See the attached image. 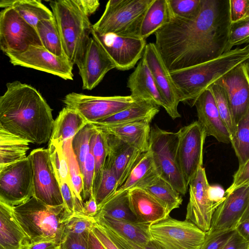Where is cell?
I'll use <instances>...</instances> for the list:
<instances>
[{"instance_id": "6da1fadb", "label": "cell", "mask_w": 249, "mask_h": 249, "mask_svg": "<svg viewBox=\"0 0 249 249\" xmlns=\"http://www.w3.org/2000/svg\"><path fill=\"white\" fill-rule=\"evenodd\" d=\"M231 23L229 0H202L200 12L193 20L169 10L168 21L154 33L155 44L169 72L186 69L231 50Z\"/></svg>"}, {"instance_id": "7a4b0ae2", "label": "cell", "mask_w": 249, "mask_h": 249, "mask_svg": "<svg viewBox=\"0 0 249 249\" xmlns=\"http://www.w3.org/2000/svg\"><path fill=\"white\" fill-rule=\"evenodd\" d=\"M0 96V123L10 133L30 143L51 139L54 120L50 107L33 87L18 81L7 83Z\"/></svg>"}, {"instance_id": "3957f363", "label": "cell", "mask_w": 249, "mask_h": 249, "mask_svg": "<svg viewBox=\"0 0 249 249\" xmlns=\"http://www.w3.org/2000/svg\"><path fill=\"white\" fill-rule=\"evenodd\" d=\"M13 212L28 245L51 242L59 246L67 233V224L72 215L64 204L47 205L33 196L14 207Z\"/></svg>"}, {"instance_id": "277c9868", "label": "cell", "mask_w": 249, "mask_h": 249, "mask_svg": "<svg viewBox=\"0 0 249 249\" xmlns=\"http://www.w3.org/2000/svg\"><path fill=\"white\" fill-rule=\"evenodd\" d=\"M249 45L236 48L215 59L186 69L169 72L178 90L180 102L191 107L198 96L239 64L248 60Z\"/></svg>"}, {"instance_id": "5b68a950", "label": "cell", "mask_w": 249, "mask_h": 249, "mask_svg": "<svg viewBox=\"0 0 249 249\" xmlns=\"http://www.w3.org/2000/svg\"><path fill=\"white\" fill-rule=\"evenodd\" d=\"M66 56L73 65L81 61L90 37L92 25L89 18L74 0L51 1Z\"/></svg>"}, {"instance_id": "8992f818", "label": "cell", "mask_w": 249, "mask_h": 249, "mask_svg": "<svg viewBox=\"0 0 249 249\" xmlns=\"http://www.w3.org/2000/svg\"><path fill=\"white\" fill-rule=\"evenodd\" d=\"M178 132H170L154 124L149 139L150 151L157 174L169 183L180 195L188 188L179 166L178 156Z\"/></svg>"}, {"instance_id": "52a82bcc", "label": "cell", "mask_w": 249, "mask_h": 249, "mask_svg": "<svg viewBox=\"0 0 249 249\" xmlns=\"http://www.w3.org/2000/svg\"><path fill=\"white\" fill-rule=\"evenodd\" d=\"M152 0H110L92 29L101 34L138 36L142 18Z\"/></svg>"}, {"instance_id": "ba28073f", "label": "cell", "mask_w": 249, "mask_h": 249, "mask_svg": "<svg viewBox=\"0 0 249 249\" xmlns=\"http://www.w3.org/2000/svg\"><path fill=\"white\" fill-rule=\"evenodd\" d=\"M152 238L163 249H199L206 232L192 222L167 216L149 226Z\"/></svg>"}, {"instance_id": "9c48e42d", "label": "cell", "mask_w": 249, "mask_h": 249, "mask_svg": "<svg viewBox=\"0 0 249 249\" xmlns=\"http://www.w3.org/2000/svg\"><path fill=\"white\" fill-rule=\"evenodd\" d=\"M31 46H43L36 28L12 7L0 12V49L6 54L21 53Z\"/></svg>"}, {"instance_id": "30bf717a", "label": "cell", "mask_w": 249, "mask_h": 249, "mask_svg": "<svg viewBox=\"0 0 249 249\" xmlns=\"http://www.w3.org/2000/svg\"><path fill=\"white\" fill-rule=\"evenodd\" d=\"M135 100L130 95L97 96L71 92L65 95V107L78 113L88 124L111 116L131 106Z\"/></svg>"}, {"instance_id": "8fae6325", "label": "cell", "mask_w": 249, "mask_h": 249, "mask_svg": "<svg viewBox=\"0 0 249 249\" xmlns=\"http://www.w3.org/2000/svg\"><path fill=\"white\" fill-rule=\"evenodd\" d=\"M33 196V168L29 156L0 173V199L14 207Z\"/></svg>"}, {"instance_id": "7c38bea8", "label": "cell", "mask_w": 249, "mask_h": 249, "mask_svg": "<svg viewBox=\"0 0 249 249\" xmlns=\"http://www.w3.org/2000/svg\"><path fill=\"white\" fill-rule=\"evenodd\" d=\"M91 35L113 63L115 68L120 71L134 68L142 59L146 45V40L138 36L101 35L92 29Z\"/></svg>"}, {"instance_id": "4fadbf2b", "label": "cell", "mask_w": 249, "mask_h": 249, "mask_svg": "<svg viewBox=\"0 0 249 249\" xmlns=\"http://www.w3.org/2000/svg\"><path fill=\"white\" fill-rule=\"evenodd\" d=\"M28 156L33 168V197L49 206L64 204L48 149H34Z\"/></svg>"}, {"instance_id": "5bb4252c", "label": "cell", "mask_w": 249, "mask_h": 249, "mask_svg": "<svg viewBox=\"0 0 249 249\" xmlns=\"http://www.w3.org/2000/svg\"><path fill=\"white\" fill-rule=\"evenodd\" d=\"M178 156L186 185L203 166V147L207 137L197 121L181 127L178 131Z\"/></svg>"}, {"instance_id": "9a60e30c", "label": "cell", "mask_w": 249, "mask_h": 249, "mask_svg": "<svg viewBox=\"0 0 249 249\" xmlns=\"http://www.w3.org/2000/svg\"><path fill=\"white\" fill-rule=\"evenodd\" d=\"M11 64L32 68L72 80L73 64L66 56H57L43 46H31L21 53L6 55Z\"/></svg>"}, {"instance_id": "2e32d148", "label": "cell", "mask_w": 249, "mask_h": 249, "mask_svg": "<svg viewBox=\"0 0 249 249\" xmlns=\"http://www.w3.org/2000/svg\"><path fill=\"white\" fill-rule=\"evenodd\" d=\"M209 185L203 166L199 167L188 184L190 196L185 219L205 232L209 230L213 213L217 208L209 198Z\"/></svg>"}, {"instance_id": "e0dca14e", "label": "cell", "mask_w": 249, "mask_h": 249, "mask_svg": "<svg viewBox=\"0 0 249 249\" xmlns=\"http://www.w3.org/2000/svg\"><path fill=\"white\" fill-rule=\"evenodd\" d=\"M249 74L248 60L235 67L214 83L224 89L236 124L249 112Z\"/></svg>"}, {"instance_id": "ac0fdd59", "label": "cell", "mask_w": 249, "mask_h": 249, "mask_svg": "<svg viewBox=\"0 0 249 249\" xmlns=\"http://www.w3.org/2000/svg\"><path fill=\"white\" fill-rule=\"evenodd\" d=\"M142 58L147 65L157 88L167 107V113L173 119L180 117L178 110V104L180 102L178 90L155 43L146 44Z\"/></svg>"}, {"instance_id": "d6986e66", "label": "cell", "mask_w": 249, "mask_h": 249, "mask_svg": "<svg viewBox=\"0 0 249 249\" xmlns=\"http://www.w3.org/2000/svg\"><path fill=\"white\" fill-rule=\"evenodd\" d=\"M249 210V186L225 193L224 200L214 212L209 233L234 230Z\"/></svg>"}, {"instance_id": "ffe728a7", "label": "cell", "mask_w": 249, "mask_h": 249, "mask_svg": "<svg viewBox=\"0 0 249 249\" xmlns=\"http://www.w3.org/2000/svg\"><path fill=\"white\" fill-rule=\"evenodd\" d=\"M77 66L82 81V89L89 90L97 87L106 74L115 68L113 63L92 36L81 61Z\"/></svg>"}, {"instance_id": "44dd1931", "label": "cell", "mask_w": 249, "mask_h": 249, "mask_svg": "<svg viewBox=\"0 0 249 249\" xmlns=\"http://www.w3.org/2000/svg\"><path fill=\"white\" fill-rule=\"evenodd\" d=\"M102 132L107 155L112 163L116 173L117 189L125 181L138 159L143 152L117 137Z\"/></svg>"}, {"instance_id": "7402d4cb", "label": "cell", "mask_w": 249, "mask_h": 249, "mask_svg": "<svg viewBox=\"0 0 249 249\" xmlns=\"http://www.w3.org/2000/svg\"><path fill=\"white\" fill-rule=\"evenodd\" d=\"M194 106L196 107L197 121L204 129L206 136H213L220 142L231 143L229 133L210 89L208 88L198 96Z\"/></svg>"}, {"instance_id": "603a6c76", "label": "cell", "mask_w": 249, "mask_h": 249, "mask_svg": "<svg viewBox=\"0 0 249 249\" xmlns=\"http://www.w3.org/2000/svg\"><path fill=\"white\" fill-rule=\"evenodd\" d=\"M127 87L131 92L130 96L134 99L152 103L159 107H162L167 112V107L143 58H142L135 70L129 75Z\"/></svg>"}, {"instance_id": "cb8c5ba5", "label": "cell", "mask_w": 249, "mask_h": 249, "mask_svg": "<svg viewBox=\"0 0 249 249\" xmlns=\"http://www.w3.org/2000/svg\"><path fill=\"white\" fill-rule=\"evenodd\" d=\"M128 198L130 208L138 222L151 224L169 215L165 206L141 188L129 189Z\"/></svg>"}, {"instance_id": "d4e9b609", "label": "cell", "mask_w": 249, "mask_h": 249, "mask_svg": "<svg viewBox=\"0 0 249 249\" xmlns=\"http://www.w3.org/2000/svg\"><path fill=\"white\" fill-rule=\"evenodd\" d=\"M150 122L137 121L114 125H98L95 127L112 134L142 152L149 148L151 127Z\"/></svg>"}, {"instance_id": "484cf974", "label": "cell", "mask_w": 249, "mask_h": 249, "mask_svg": "<svg viewBox=\"0 0 249 249\" xmlns=\"http://www.w3.org/2000/svg\"><path fill=\"white\" fill-rule=\"evenodd\" d=\"M27 237L14 215L13 207L0 199V249H25Z\"/></svg>"}, {"instance_id": "4316f807", "label": "cell", "mask_w": 249, "mask_h": 249, "mask_svg": "<svg viewBox=\"0 0 249 249\" xmlns=\"http://www.w3.org/2000/svg\"><path fill=\"white\" fill-rule=\"evenodd\" d=\"M159 111L160 107L152 103L135 100L134 103L128 107L93 124L98 125H114L137 121L151 123Z\"/></svg>"}, {"instance_id": "83f0119b", "label": "cell", "mask_w": 249, "mask_h": 249, "mask_svg": "<svg viewBox=\"0 0 249 249\" xmlns=\"http://www.w3.org/2000/svg\"><path fill=\"white\" fill-rule=\"evenodd\" d=\"M94 218L96 222L106 225L137 245L144 246L152 240L149 224L117 220L99 214Z\"/></svg>"}, {"instance_id": "f1b7e54d", "label": "cell", "mask_w": 249, "mask_h": 249, "mask_svg": "<svg viewBox=\"0 0 249 249\" xmlns=\"http://www.w3.org/2000/svg\"><path fill=\"white\" fill-rule=\"evenodd\" d=\"M136 187L145 190L156 198L166 207L169 213L178 208L182 204L181 196L157 172L147 178Z\"/></svg>"}, {"instance_id": "f546056e", "label": "cell", "mask_w": 249, "mask_h": 249, "mask_svg": "<svg viewBox=\"0 0 249 249\" xmlns=\"http://www.w3.org/2000/svg\"><path fill=\"white\" fill-rule=\"evenodd\" d=\"M88 124L78 113L65 107L54 120L50 140L63 144L71 139Z\"/></svg>"}, {"instance_id": "4dcf8cb0", "label": "cell", "mask_w": 249, "mask_h": 249, "mask_svg": "<svg viewBox=\"0 0 249 249\" xmlns=\"http://www.w3.org/2000/svg\"><path fill=\"white\" fill-rule=\"evenodd\" d=\"M29 142L7 131L0 123V173L26 157Z\"/></svg>"}, {"instance_id": "1f68e13d", "label": "cell", "mask_w": 249, "mask_h": 249, "mask_svg": "<svg viewBox=\"0 0 249 249\" xmlns=\"http://www.w3.org/2000/svg\"><path fill=\"white\" fill-rule=\"evenodd\" d=\"M168 19L167 0H152L142 18L139 36L145 39L164 25Z\"/></svg>"}, {"instance_id": "d6a6232c", "label": "cell", "mask_w": 249, "mask_h": 249, "mask_svg": "<svg viewBox=\"0 0 249 249\" xmlns=\"http://www.w3.org/2000/svg\"><path fill=\"white\" fill-rule=\"evenodd\" d=\"M98 207L96 214L117 220L137 222L130 208L128 190L111 195Z\"/></svg>"}, {"instance_id": "836d02e7", "label": "cell", "mask_w": 249, "mask_h": 249, "mask_svg": "<svg viewBox=\"0 0 249 249\" xmlns=\"http://www.w3.org/2000/svg\"><path fill=\"white\" fill-rule=\"evenodd\" d=\"M156 172L152 156L148 149L141 154L125 181L112 195L136 187Z\"/></svg>"}, {"instance_id": "e575fe53", "label": "cell", "mask_w": 249, "mask_h": 249, "mask_svg": "<svg viewBox=\"0 0 249 249\" xmlns=\"http://www.w3.org/2000/svg\"><path fill=\"white\" fill-rule=\"evenodd\" d=\"M11 6L26 22L35 28L40 21L53 18L52 12L40 0H15Z\"/></svg>"}, {"instance_id": "d590c367", "label": "cell", "mask_w": 249, "mask_h": 249, "mask_svg": "<svg viewBox=\"0 0 249 249\" xmlns=\"http://www.w3.org/2000/svg\"><path fill=\"white\" fill-rule=\"evenodd\" d=\"M36 29L45 49L57 56H66L54 17L40 21Z\"/></svg>"}, {"instance_id": "8d00e7d4", "label": "cell", "mask_w": 249, "mask_h": 249, "mask_svg": "<svg viewBox=\"0 0 249 249\" xmlns=\"http://www.w3.org/2000/svg\"><path fill=\"white\" fill-rule=\"evenodd\" d=\"M95 131L91 137L90 142V151L92 153L94 160V176L92 190V194L94 196L101 180L107 156L103 133L95 127Z\"/></svg>"}, {"instance_id": "74e56055", "label": "cell", "mask_w": 249, "mask_h": 249, "mask_svg": "<svg viewBox=\"0 0 249 249\" xmlns=\"http://www.w3.org/2000/svg\"><path fill=\"white\" fill-rule=\"evenodd\" d=\"M231 143L239 164L249 160V112L237 122Z\"/></svg>"}, {"instance_id": "f35d334b", "label": "cell", "mask_w": 249, "mask_h": 249, "mask_svg": "<svg viewBox=\"0 0 249 249\" xmlns=\"http://www.w3.org/2000/svg\"><path fill=\"white\" fill-rule=\"evenodd\" d=\"M208 89L212 93L218 111L228 131L231 140L234 133L236 124L233 119L226 92L221 86L216 83L212 84Z\"/></svg>"}, {"instance_id": "ab89813d", "label": "cell", "mask_w": 249, "mask_h": 249, "mask_svg": "<svg viewBox=\"0 0 249 249\" xmlns=\"http://www.w3.org/2000/svg\"><path fill=\"white\" fill-rule=\"evenodd\" d=\"M117 179L112 163L107 155L101 180L94 196L98 207L116 191Z\"/></svg>"}, {"instance_id": "60d3db41", "label": "cell", "mask_w": 249, "mask_h": 249, "mask_svg": "<svg viewBox=\"0 0 249 249\" xmlns=\"http://www.w3.org/2000/svg\"><path fill=\"white\" fill-rule=\"evenodd\" d=\"M48 152L50 160L59 185L63 182H70L67 158L63 144L51 140L49 142Z\"/></svg>"}, {"instance_id": "b9f144b4", "label": "cell", "mask_w": 249, "mask_h": 249, "mask_svg": "<svg viewBox=\"0 0 249 249\" xmlns=\"http://www.w3.org/2000/svg\"><path fill=\"white\" fill-rule=\"evenodd\" d=\"M95 131L93 124H88L71 139V146L80 170L82 171L85 161L90 149L91 137Z\"/></svg>"}, {"instance_id": "7bdbcfd3", "label": "cell", "mask_w": 249, "mask_h": 249, "mask_svg": "<svg viewBox=\"0 0 249 249\" xmlns=\"http://www.w3.org/2000/svg\"><path fill=\"white\" fill-rule=\"evenodd\" d=\"M71 139L64 142L62 146L67 160L71 189L75 196L79 200L83 201L81 195L83 189L82 175L76 156L72 150Z\"/></svg>"}, {"instance_id": "ee69618b", "label": "cell", "mask_w": 249, "mask_h": 249, "mask_svg": "<svg viewBox=\"0 0 249 249\" xmlns=\"http://www.w3.org/2000/svg\"><path fill=\"white\" fill-rule=\"evenodd\" d=\"M170 12L184 19L193 20L200 12L202 0H167Z\"/></svg>"}, {"instance_id": "f6af8a7d", "label": "cell", "mask_w": 249, "mask_h": 249, "mask_svg": "<svg viewBox=\"0 0 249 249\" xmlns=\"http://www.w3.org/2000/svg\"><path fill=\"white\" fill-rule=\"evenodd\" d=\"M228 42L231 50L233 46L249 43V18L231 23Z\"/></svg>"}, {"instance_id": "bcb514c9", "label": "cell", "mask_w": 249, "mask_h": 249, "mask_svg": "<svg viewBox=\"0 0 249 249\" xmlns=\"http://www.w3.org/2000/svg\"><path fill=\"white\" fill-rule=\"evenodd\" d=\"M83 189L82 199L88 200L92 194L94 176V160L90 151L87 156L82 171Z\"/></svg>"}, {"instance_id": "7dc6e473", "label": "cell", "mask_w": 249, "mask_h": 249, "mask_svg": "<svg viewBox=\"0 0 249 249\" xmlns=\"http://www.w3.org/2000/svg\"><path fill=\"white\" fill-rule=\"evenodd\" d=\"M96 222L94 217H89L81 214H73L67 224V232L75 234L89 233Z\"/></svg>"}, {"instance_id": "c3c4849f", "label": "cell", "mask_w": 249, "mask_h": 249, "mask_svg": "<svg viewBox=\"0 0 249 249\" xmlns=\"http://www.w3.org/2000/svg\"><path fill=\"white\" fill-rule=\"evenodd\" d=\"M234 231L213 233L206 232L204 241L199 249H222Z\"/></svg>"}, {"instance_id": "681fc988", "label": "cell", "mask_w": 249, "mask_h": 249, "mask_svg": "<svg viewBox=\"0 0 249 249\" xmlns=\"http://www.w3.org/2000/svg\"><path fill=\"white\" fill-rule=\"evenodd\" d=\"M229 15L231 23L249 18V0H229Z\"/></svg>"}, {"instance_id": "f907efd6", "label": "cell", "mask_w": 249, "mask_h": 249, "mask_svg": "<svg viewBox=\"0 0 249 249\" xmlns=\"http://www.w3.org/2000/svg\"><path fill=\"white\" fill-rule=\"evenodd\" d=\"M89 234L67 232L59 245V249H88Z\"/></svg>"}, {"instance_id": "816d5d0a", "label": "cell", "mask_w": 249, "mask_h": 249, "mask_svg": "<svg viewBox=\"0 0 249 249\" xmlns=\"http://www.w3.org/2000/svg\"><path fill=\"white\" fill-rule=\"evenodd\" d=\"M239 165L238 169L233 175L232 183L225 193H230L239 188L249 186V160Z\"/></svg>"}, {"instance_id": "f5cc1de1", "label": "cell", "mask_w": 249, "mask_h": 249, "mask_svg": "<svg viewBox=\"0 0 249 249\" xmlns=\"http://www.w3.org/2000/svg\"><path fill=\"white\" fill-rule=\"evenodd\" d=\"M97 223L102 227L107 235L119 249H137L130 241L106 225Z\"/></svg>"}, {"instance_id": "db71d44e", "label": "cell", "mask_w": 249, "mask_h": 249, "mask_svg": "<svg viewBox=\"0 0 249 249\" xmlns=\"http://www.w3.org/2000/svg\"><path fill=\"white\" fill-rule=\"evenodd\" d=\"M222 249H249V241L244 239L234 230Z\"/></svg>"}, {"instance_id": "11a10c76", "label": "cell", "mask_w": 249, "mask_h": 249, "mask_svg": "<svg viewBox=\"0 0 249 249\" xmlns=\"http://www.w3.org/2000/svg\"><path fill=\"white\" fill-rule=\"evenodd\" d=\"M91 231L106 249H119L96 221Z\"/></svg>"}, {"instance_id": "9f6ffc18", "label": "cell", "mask_w": 249, "mask_h": 249, "mask_svg": "<svg viewBox=\"0 0 249 249\" xmlns=\"http://www.w3.org/2000/svg\"><path fill=\"white\" fill-rule=\"evenodd\" d=\"M208 194L211 201L217 208L225 198V191L223 188L218 185H210L208 188Z\"/></svg>"}, {"instance_id": "6f0895ef", "label": "cell", "mask_w": 249, "mask_h": 249, "mask_svg": "<svg viewBox=\"0 0 249 249\" xmlns=\"http://www.w3.org/2000/svg\"><path fill=\"white\" fill-rule=\"evenodd\" d=\"M83 13L88 17L94 14L100 6L98 0H74Z\"/></svg>"}, {"instance_id": "680465c9", "label": "cell", "mask_w": 249, "mask_h": 249, "mask_svg": "<svg viewBox=\"0 0 249 249\" xmlns=\"http://www.w3.org/2000/svg\"><path fill=\"white\" fill-rule=\"evenodd\" d=\"M234 230L244 239L249 241V210L245 213Z\"/></svg>"}, {"instance_id": "91938a15", "label": "cell", "mask_w": 249, "mask_h": 249, "mask_svg": "<svg viewBox=\"0 0 249 249\" xmlns=\"http://www.w3.org/2000/svg\"><path fill=\"white\" fill-rule=\"evenodd\" d=\"M98 210L94 196L91 194L90 197L84 202L82 214L89 217H94Z\"/></svg>"}, {"instance_id": "94428289", "label": "cell", "mask_w": 249, "mask_h": 249, "mask_svg": "<svg viewBox=\"0 0 249 249\" xmlns=\"http://www.w3.org/2000/svg\"><path fill=\"white\" fill-rule=\"evenodd\" d=\"M59 245L51 242H41L28 244L25 249H59Z\"/></svg>"}, {"instance_id": "6125c7cd", "label": "cell", "mask_w": 249, "mask_h": 249, "mask_svg": "<svg viewBox=\"0 0 249 249\" xmlns=\"http://www.w3.org/2000/svg\"><path fill=\"white\" fill-rule=\"evenodd\" d=\"M88 249H106L92 231L89 234Z\"/></svg>"}, {"instance_id": "be15d7a7", "label": "cell", "mask_w": 249, "mask_h": 249, "mask_svg": "<svg viewBox=\"0 0 249 249\" xmlns=\"http://www.w3.org/2000/svg\"><path fill=\"white\" fill-rule=\"evenodd\" d=\"M132 243L137 249H163L152 239L149 241L146 245L142 246H140L133 242Z\"/></svg>"}, {"instance_id": "e7e4bbea", "label": "cell", "mask_w": 249, "mask_h": 249, "mask_svg": "<svg viewBox=\"0 0 249 249\" xmlns=\"http://www.w3.org/2000/svg\"><path fill=\"white\" fill-rule=\"evenodd\" d=\"M15 0H0V7H6L11 6Z\"/></svg>"}]
</instances>
